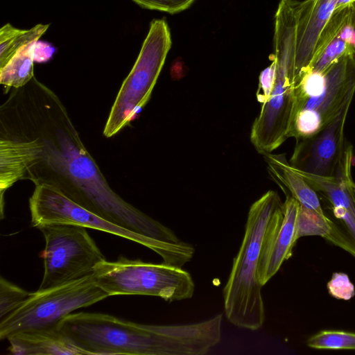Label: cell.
<instances>
[{"instance_id":"cell-25","label":"cell","mask_w":355,"mask_h":355,"mask_svg":"<svg viewBox=\"0 0 355 355\" xmlns=\"http://www.w3.org/2000/svg\"><path fill=\"white\" fill-rule=\"evenodd\" d=\"M54 48L49 44L37 41L33 44V54L34 62H44L48 61L54 53Z\"/></svg>"},{"instance_id":"cell-11","label":"cell","mask_w":355,"mask_h":355,"mask_svg":"<svg viewBox=\"0 0 355 355\" xmlns=\"http://www.w3.org/2000/svg\"><path fill=\"white\" fill-rule=\"evenodd\" d=\"M351 103L326 128L308 137L295 140L289 161L302 172L323 177H334L344 154L346 144L344 128Z\"/></svg>"},{"instance_id":"cell-5","label":"cell","mask_w":355,"mask_h":355,"mask_svg":"<svg viewBox=\"0 0 355 355\" xmlns=\"http://www.w3.org/2000/svg\"><path fill=\"white\" fill-rule=\"evenodd\" d=\"M31 226L51 223L76 225L114 234L136 242L154 251L163 263L182 267L195 253L191 243H171L153 239L114 224L83 207L58 188L48 184L35 185L29 198Z\"/></svg>"},{"instance_id":"cell-14","label":"cell","mask_w":355,"mask_h":355,"mask_svg":"<svg viewBox=\"0 0 355 355\" xmlns=\"http://www.w3.org/2000/svg\"><path fill=\"white\" fill-rule=\"evenodd\" d=\"M300 203L289 195L282 205V213L268 234L260 254L257 277L264 286L293 253Z\"/></svg>"},{"instance_id":"cell-6","label":"cell","mask_w":355,"mask_h":355,"mask_svg":"<svg viewBox=\"0 0 355 355\" xmlns=\"http://www.w3.org/2000/svg\"><path fill=\"white\" fill-rule=\"evenodd\" d=\"M92 277L108 296L150 295L173 302L191 298L195 291L191 275L182 267L132 260L123 256L114 261L98 263Z\"/></svg>"},{"instance_id":"cell-8","label":"cell","mask_w":355,"mask_h":355,"mask_svg":"<svg viewBox=\"0 0 355 355\" xmlns=\"http://www.w3.org/2000/svg\"><path fill=\"white\" fill-rule=\"evenodd\" d=\"M108 295L92 275L44 291H37L14 311L0 320V339L19 332L57 326L80 308L104 300Z\"/></svg>"},{"instance_id":"cell-16","label":"cell","mask_w":355,"mask_h":355,"mask_svg":"<svg viewBox=\"0 0 355 355\" xmlns=\"http://www.w3.org/2000/svg\"><path fill=\"white\" fill-rule=\"evenodd\" d=\"M8 351L14 355H83L57 326L19 332L10 336Z\"/></svg>"},{"instance_id":"cell-7","label":"cell","mask_w":355,"mask_h":355,"mask_svg":"<svg viewBox=\"0 0 355 355\" xmlns=\"http://www.w3.org/2000/svg\"><path fill=\"white\" fill-rule=\"evenodd\" d=\"M165 19H153L139 54L123 80L103 129L110 138L129 125L148 102L171 46Z\"/></svg>"},{"instance_id":"cell-20","label":"cell","mask_w":355,"mask_h":355,"mask_svg":"<svg viewBox=\"0 0 355 355\" xmlns=\"http://www.w3.org/2000/svg\"><path fill=\"white\" fill-rule=\"evenodd\" d=\"M331 220L325 214H320L300 205L295 241L307 236H318L326 239L332 230Z\"/></svg>"},{"instance_id":"cell-26","label":"cell","mask_w":355,"mask_h":355,"mask_svg":"<svg viewBox=\"0 0 355 355\" xmlns=\"http://www.w3.org/2000/svg\"><path fill=\"white\" fill-rule=\"evenodd\" d=\"M352 195L355 200V183H354L352 185Z\"/></svg>"},{"instance_id":"cell-23","label":"cell","mask_w":355,"mask_h":355,"mask_svg":"<svg viewBox=\"0 0 355 355\" xmlns=\"http://www.w3.org/2000/svg\"><path fill=\"white\" fill-rule=\"evenodd\" d=\"M329 294L341 300H349L355 295V287L349 276L343 272H335L327 284Z\"/></svg>"},{"instance_id":"cell-10","label":"cell","mask_w":355,"mask_h":355,"mask_svg":"<svg viewBox=\"0 0 355 355\" xmlns=\"http://www.w3.org/2000/svg\"><path fill=\"white\" fill-rule=\"evenodd\" d=\"M323 73L322 90L294 100L288 138L297 140L318 133L351 103L355 94V52L340 57Z\"/></svg>"},{"instance_id":"cell-18","label":"cell","mask_w":355,"mask_h":355,"mask_svg":"<svg viewBox=\"0 0 355 355\" xmlns=\"http://www.w3.org/2000/svg\"><path fill=\"white\" fill-rule=\"evenodd\" d=\"M35 42L21 48L3 67L0 68V83L6 93L23 87L35 76L33 54Z\"/></svg>"},{"instance_id":"cell-4","label":"cell","mask_w":355,"mask_h":355,"mask_svg":"<svg viewBox=\"0 0 355 355\" xmlns=\"http://www.w3.org/2000/svg\"><path fill=\"white\" fill-rule=\"evenodd\" d=\"M297 31L281 25L274 31V78L259 114L252 123L250 141L263 155L279 148L288 138L294 103Z\"/></svg>"},{"instance_id":"cell-2","label":"cell","mask_w":355,"mask_h":355,"mask_svg":"<svg viewBox=\"0 0 355 355\" xmlns=\"http://www.w3.org/2000/svg\"><path fill=\"white\" fill-rule=\"evenodd\" d=\"M87 355H204L209 332L203 321L143 324L105 313H70L57 325Z\"/></svg>"},{"instance_id":"cell-13","label":"cell","mask_w":355,"mask_h":355,"mask_svg":"<svg viewBox=\"0 0 355 355\" xmlns=\"http://www.w3.org/2000/svg\"><path fill=\"white\" fill-rule=\"evenodd\" d=\"M354 4L334 11L319 35L304 76L323 73L340 57L355 52Z\"/></svg>"},{"instance_id":"cell-15","label":"cell","mask_w":355,"mask_h":355,"mask_svg":"<svg viewBox=\"0 0 355 355\" xmlns=\"http://www.w3.org/2000/svg\"><path fill=\"white\" fill-rule=\"evenodd\" d=\"M339 0H304L298 10L295 85L303 78L312 59L319 35Z\"/></svg>"},{"instance_id":"cell-3","label":"cell","mask_w":355,"mask_h":355,"mask_svg":"<svg viewBox=\"0 0 355 355\" xmlns=\"http://www.w3.org/2000/svg\"><path fill=\"white\" fill-rule=\"evenodd\" d=\"M278 193L268 191L250 207L241 246L223 290L224 311L233 325L250 331L259 329L265 321L259 260L263 243L282 213Z\"/></svg>"},{"instance_id":"cell-9","label":"cell","mask_w":355,"mask_h":355,"mask_svg":"<svg viewBox=\"0 0 355 355\" xmlns=\"http://www.w3.org/2000/svg\"><path fill=\"white\" fill-rule=\"evenodd\" d=\"M37 229L45 239V247L40 254L44 274L37 291L89 276L98 263L106 260L84 227L51 223Z\"/></svg>"},{"instance_id":"cell-1","label":"cell","mask_w":355,"mask_h":355,"mask_svg":"<svg viewBox=\"0 0 355 355\" xmlns=\"http://www.w3.org/2000/svg\"><path fill=\"white\" fill-rule=\"evenodd\" d=\"M0 106V191L19 180L48 184L83 207L131 232L168 241L172 230L110 186L64 105L35 76Z\"/></svg>"},{"instance_id":"cell-28","label":"cell","mask_w":355,"mask_h":355,"mask_svg":"<svg viewBox=\"0 0 355 355\" xmlns=\"http://www.w3.org/2000/svg\"><path fill=\"white\" fill-rule=\"evenodd\" d=\"M354 1H355V0H354Z\"/></svg>"},{"instance_id":"cell-19","label":"cell","mask_w":355,"mask_h":355,"mask_svg":"<svg viewBox=\"0 0 355 355\" xmlns=\"http://www.w3.org/2000/svg\"><path fill=\"white\" fill-rule=\"evenodd\" d=\"M49 24H37L28 30L14 27L8 23L0 29V68L8 62L23 46L38 41L44 34Z\"/></svg>"},{"instance_id":"cell-21","label":"cell","mask_w":355,"mask_h":355,"mask_svg":"<svg viewBox=\"0 0 355 355\" xmlns=\"http://www.w3.org/2000/svg\"><path fill=\"white\" fill-rule=\"evenodd\" d=\"M308 347L316 349L355 350V333L341 330H322L306 340Z\"/></svg>"},{"instance_id":"cell-27","label":"cell","mask_w":355,"mask_h":355,"mask_svg":"<svg viewBox=\"0 0 355 355\" xmlns=\"http://www.w3.org/2000/svg\"><path fill=\"white\" fill-rule=\"evenodd\" d=\"M354 17H355V3L354 4Z\"/></svg>"},{"instance_id":"cell-12","label":"cell","mask_w":355,"mask_h":355,"mask_svg":"<svg viewBox=\"0 0 355 355\" xmlns=\"http://www.w3.org/2000/svg\"><path fill=\"white\" fill-rule=\"evenodd\" d=\"M353 147L347 143L334 177H323L295 168L311 187L329 202L334 217L343 225L349 239L355 257V200L352 195V177Z\"/></svg>"},{"instance_id":"cell-17","label":"cell","mask_w":355,"mask_h":355,"mask_svg":"<svg viewBox=\"0 0 355 355\" xmlns=\"http://www.w3.org/2000/svg\"><path fill=\"white\" fill-rule=\"evenodd\" d=\"M268 171L285 195H289L300 205L324 214L318 193L291 165L285 154L263 155Z\"/></svg>"},{"instance_id":"cell-24","label":"cell","mask_w":355,"mask_h":355,"mask_svg":"<svg viewBox=\"0 0 355 355\" xmlns=\"http://www.w3.org/2000/svg\"><path fill=\"white\" fill-rule=\"evenodd\" d=\"M143 8L175 14L187 9L195 0H132Z\"/></svg>"},{"instance_id":"cell-22","label":"cell","mask_w":355,"mask_h":355,"mask_svg":"<svg viewBox=\"0 0 355 355\" xmlns=\"http://www.w3.org/2000/svg\"><path fill=\"white\" fill-rule=\"evenodd\" d=\"M31 295L26 290L0 277V320L18 308Z\"/></svg>"}]
</instances>
